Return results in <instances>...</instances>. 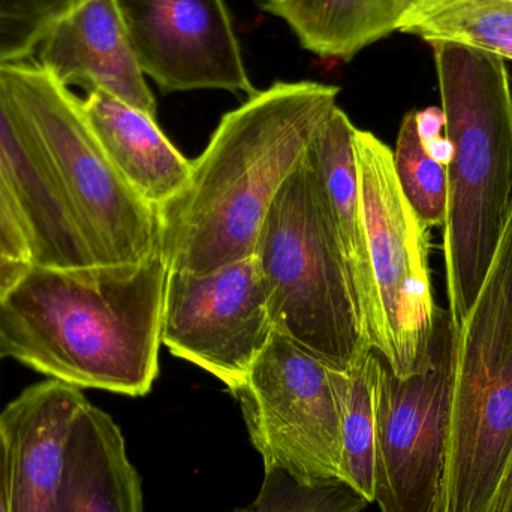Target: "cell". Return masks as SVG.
<instances>
[{
	"label": "cell",
	"instance_id": "cell-14",
	"mask_svg": "<svg viewBox=\"0 0 512 512\" xmlns=\"http://www.w3.org/2000/svg\"><path fill=\"white\" fill-rule=\"evenodd\" d=\"M86 400L80 388L47 379L3 409L0 426L11 450V512H59L66 441Z\"/></svg>",
	"mask_w": 512,
	"mask_h": 512
},
{
	"label": "cell",
	"instance_id": "cell-7",
	"mask_svg": "<svg viewBox=\"0 0 512 512\" xmlns=\"http://www.w3.org/2000/svg\"><path fill=\"white\" fill-rule=\"evenodd\" d=\"M512 465V203L489 273L456 333L447 478L496 492Z\"/></svg>",
	"mask_w": 512,
	"mask_h": 512
},
{
	"label": "cell",
	"instance_id": "cell-26",
	"mask_svg": "<svg viewBox=\"0 0 512 512\" xmlns=\"http://www.w3.org/2000/svg\"><path fill=\"white\" fill-rule=\"evenodd\" d=\"M492 512H512V465L496 496Z\"/></svg>",
	"mask_w": 512,
	"mask_h": 512
},
{
	"label": "cell",
	"instance_id": "cell-11",
	"mask_svg": "<svg viewBox=\"0 0 512 512\" xmlns=\"http://www.w3.org/2000/svg\"><path fill=\"white\" fill-rule=\"evenodd\" d=\"M138 65L165 93L256 92L225 0H116Z\"/></svg>",
	"mask_w": 512,
	"mask_h": 512
},
{
	"label": "cell",
	"instance_id": "cell-21",
	"mask_svg": "<svg viewBox=\"0 0 512 512\" xmlns=\"http://www.w3.org/2000/svg\"><path fill=\"white\" fill-rule=\"evenodd\" d=\"M393 162L400 189L421 222L430 230L444 228L448 210L447 164L427 147L418 111L403 117Z\"/></svg>",
	"mask_w": 512,
	"mask_h": 512
},
{
	"label": "cell",
	"instance_id": "cell-19",
	"mask_svg": "<svg viewBox=\"0 0 512 512\" xmlns=\"http://www.w3.org/2000/svg\"><path fill=\"white\" fill-rule=\"evenodd\" d=\"M397 32L512 62V0H396Z\"/></svg>",
	"mask_w": 512,
	"mask_h": 512
},
{
	"label": "cell",
	"instance_id": "cell-23",
	"mask_svg": "<svg viewBox=\"0 0 512 512\" xmlns=\"http://www.w3.org/2000/svg\"><path fill=\"white\" fill-rule=\"evenodd\" d=\"M77 0H0V65L29 62Z\"/></svg>",
	"mask_w": 512,
	"mask_h": 512
},
{
	"label": "cell",
	"instance_id": "cell-25",
	"mask_svg": "<svg viewBox=\"0 0 512 512\" xmlns=\"http://www.w3.org/2000/svg\"><path fill=\"white\" fill-rule=\"evenodd\" d=\"M11 450L0 426V512H11Z\"/></svg>",
	"mask_w": 512,
	"mask_h": 512
},
{
	"label": "cell",
	"instance_id": "cell-8",
	"mask_svg": "<svg viewBox=\"0 0 512 512\" xmlns=\"http://www.w3.org/2000/svg\"><path fill=\"white\" fill-rule=\"evenodd\" d=\"M456 333L439 307L423 366L396 376L381 358L376 385L375 499L379 512L441 507L450 439Z\"/></svg>",
	"mask_w": 512,
	"mask_h": 512
},
{
	"label": "cell",
	"instance_id": "cell-3",
	"mask_svg": "<svg viewBox=\"0 0 512 512\" xmlns=\"http://www.w3.org/2000/svg\"><path fill=\"white\" fill-rule=\"evenodd\" d=\"M448 143L444 225L448 313L454 333L489 273L512 203V86L504 60L430 44Z\"/></svg>",
	"mask_w": 512,
	"mask_h": 512
},
{
	"label": "cell",
	"instance_id": "cell-4",
	"mask_svg": "<svg viewBox=\"0 0 512 512\" xmlns=\"http://www.w3.org/2000/svg\"><path fill=\"white\" fill-rule=\"evenodd\" d=\"M254 256L277 333L336 370L373 351L309 153L271 203Z\"/></svg>",
	"mask_w": 512,
	"mask_h": 512
},
{
	"label": "cell",
	"instance_id": "cell-18",
	"mask_svg": "<svg viewBox=\"0 0 512 512\" xmlns=\"http://www.w3.org/2000/svg\"><path fill=\"white\" fill-rule=\"evenodd\" d=\"M261 6L324 59H354L397 32L396 0H261Z\"/></svg>",
	"mask_w": 512,
	"mask_h": 512
},
{
	"label": "cell",
	"instance_id": "cell-5",
	"mask_svg": "<svg viewBox=\"0 0 512 512\" xmlns=\"http://www.w3.org/2000/svg\"><path fill=\"white\" fill-rule=\"evenodd\" d=\"M0 80L47 150L96 262L125 264L158 251V210L108 159L80 96L35 60L0 65Z\"/></svg>",
	"mask_w": 512,
	"mask_h": 512
},
{
	"label": "cell",
	"instance_id": "cell-20",
	"mask_svg": "<svg viewBox=\"0 0 512 512\" xmlns=\"http://www.w3.org/2000/svg\"><path fill=\"white\" fill-rule=\"evenodd\" d=\"M381 357L375 351L348 370L333 369L340 408L342 465L340 480L363 496L375 499L376 385Z\"/></svg>",
	"mask_w": 512,
	"mask_h": 512
},
{
	"label": "cell",
	"instance_id": "cell-24",
	"mask_svg": "<svg viewBox=\"0 0 512 512\" xmlns=\"http://www.w3.org/2000/svg\"><path fill=\"white\" fill-rule=\"evenodd\" d=\"M32 265L29 234L20 210L0 180V294Z\"/></svg>",
	"mask_w": 512,
	"mask_h": 512
},
{
	"label": "cell",
	"instance_id": "cell-6",
	"mask_svg": "<svg viewBox=\"0 0 512 512\" xmlns=\"http://www.w3.org/2000/svg\"><path fill=\"white\" fill-rule=\"evenodd\" d=\"M354 150L372 285L367 339L394 375L409 376L423 366L439 310L430 228L400 189L393 150L361 129H355Z\"/></svg>",
	"mask_w": 512,
	"mask_h": 512
},
{
	"label": "cell",
	"instance_id": "cell-2",
	"mask_svg": "<svg viewBox=\"0 0 512 512\" xmlns=\"http://www.w3.org/2000/svg\"><path fill=\"white\" fill-rule=\"evenodd\" d=\"M337 96V87L313 81L276 83L222 117L185 188L158 209L168 271L206 273L254 255L271 203Z\"/></svg>",
	"mask_w": 512,
	"mask_h": 512
},
{
	"label": "cell",
	"instance_id": "cell-22",
	"mask_svg": "<svg viewBox=\"0 0 512 512\" xmlns=\"http://www.w3.org/2000/svg\"><path fill=\"white\" fill-rule=\"evenodd\" d=\"M369 502L343 483L306 486L279 469L264 471L255 501L230 512H367Z\"/></svg>",
	"mask_w": 512,
	"mask_h": 512
},
{
	"label": "cell",
	"instance_id": "cell-12",
	"mask_svg": "<svg viewBox=\"0 0 512 512\" xmlns=\"http://www.w3.org/2000/svg\"><path fill=\"white\" fill-rule=\"evenodd\" d=\"M0 180L29 234L32 264H98L47 150L15 108L0 80Z\"/></svg>",
	"mask_w": 512,
	"mask_h": 512
},
{
	"label": "cell",
	"instance_id": "cell-16",
	"mask_svg": "<svg viewBox=\"0 0 512 512\" xmlns=\"http://www.w3.org/2000/svg\"><path fill=\"white\" fill-rule=\"evenodd\" d=\"M59 512H144L140 474L116 421L86 400L63 457Z\"/></svg>",
	"mask_w": 512,
	"mask_h": 512
},
{
	"label": "cell",
	"instance_id": "cell-10",
	"mask_svg": "<svg viewBox=\"0 0 512 512\" xmlns=\"http://www.w3.org/2000/svg\"><path fill=\"white\" fill-rule=\"evenodd\" d=\"M273 333L254 255L206 273L168 271L162 345L215 376L231 393Z\"/></svg>",
	"mask_w": 512,
	"mask_h": 512
},
{
	"label": "cell",
	"instance_id": "cell-1",
	"mask_svg": "<svg viewBox=\"0 0 512 512\" xmlns=\"http://www.w3.org/2000/svg\"><path fill=\"white\" fill-rule=\"evenodd\" d=\"M168 267L32 264L0 294V360L77 388L143 397L159 373Z\"/></svg>",
	"mask_w": 512,
	"mask_h": 512
},
{
	"label": "cell",
	"instance_id": "cell-17",
	"mask_svg": "<svg viewBox=\"0 0 512 512\" xmlns=\"http://www.w3.org/2000/svg\"><path fill=\"white\" fill-rule=\"evenodd\" d=\"M355 129L345 111L337 105L319 129L309 155L328 221L348 264L366 324L372 285L355 161Z\"/></svg>",
	"mask_w": 512,
	"mask_h": 512
},
{
	"label": "cell",
	"instance_id": "cell-15",
	"mask_svg": "<svg viewBox=\"0 0 512 512\" xmlns=\"http://www.w3.org/2000/svg\"><path fill=\"white\" fill-rule=\"evenodd\" d=\"M81 111L108 159L150 206L161 209L185 188L192 161L165 137L156 117L102 90L81 98Z\"/></svg>",
	"mask_w": 512,
	"mask_h": 512
},
{
	"label": "cell",
	"instance_id": "cell-13",
	"mask_svg": "<svg viewBox=\"0 0 512 512\" xmlns=\"http://www.w3.org/2000/svg\"><path fill=\"white\" fill-rule=\"evenodd\" d=\"M33 60L69 89L102 90L156 117L116 0H77L48 30Z\"/></svg>",
	"mask_w": 512,
	"mask_h": 512
},
{
	"label": "cell",
	"instance_id": "cell-27",
	"mask_svg": "<svg viewBox=\"0 0 512 512\" xmlns=\"http://www.w3.org/2000/svg\"><path fill=\"white\" fill-rule=\"evenodd\" d=\"M435 512H442L441 507H439L438 510H436Z\"/></svg>",
	"mask_w": 512,
	"mask_h": 512
},
{
	"label": "cell",
	"instance_id": "cell-9",
	"mask_svg": "<svg viewBox=\"0 0 512 512\" xmlns=\"http://www.w3.org/2000/svg\"><path fill=\"white\" fill-rule=\"evenodd\" d=\"M234 397L264 471L306 486L342 483L340 408L333 367L271 334Z\"/></svg>",
	"mask_w": 512,
	"mask_h": 512
}]
</instances>
